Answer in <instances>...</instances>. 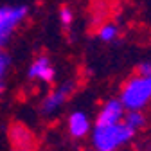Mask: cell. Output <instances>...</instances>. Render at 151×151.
<instances>
[{"mask_svg": "<svg viewBox=\"0 0 151 151\" xmlns=\"http://www.w3.org/2000/svg\"><path fill=\"white\" fill-rule=\"evenodd\" d=\"M137 131H133L124 121L115 124H96L90 131L92 147L97 151H115L119 147L128 146Z\"/></svg>", "mask_w": 151, "mask_h": 151, "instance_id": "cell-1", "label": "cell"}, {"mask_svg": "<svg viewBox=\"0 0 151 151\" xmlns=\"http://www.w3.org/2000/svg\"><path fill=\"white\" fill-rule=\"evenodd\" d=\"M119 99L126 110H144L151 101V74H137L128 79Z\"/></svg>", "mask_w": 151, "mask_h": 151, "instance_id": "cell-2", "label": "cell"}, {"mask_svg": "<svg viewBox=\"0 0 151 151\" xmlns=\"http://www.w3.org/2000/svg\"><path fill=\"white\" fill-rule=\"evenodd\" d=\"M29 13L27 6H2L0 7V50L11 40L13 32L18 29Z\"/></svg>", "mask_w": 151, "mask_h": 151, "instance_id": "cell-3", "label": "cell"}, {"mask_svg": "<svg viewBox=\"0 0 151 151\" xmlns=\"http://www.w3.org/2000/svg\"><path fill=\"white\" fill-rule=\"evenodd\" d=\"M74 90H76V83L74 81H67V83L60 85L58 88H54L42 101V113L43 115H54L56 111H60L63 108V104L70 99Z\"/></svg>", "mask_w": 151, "mask_h": 151, "instance_id": "cell-4", "label": "cell"}, {"mask_svg": "<svg viewBox=\"0 0 151 151\" xmlns=\"http://www.w3.org/2000/svg\"><path fill=\"white\" fill-rule=\"evenodd\" d=\"M27 78L31 81H42L45 85H50L56 79V68L47 56H38L27 68Z\"/></svg>", "mask_w": 151, "mask_h": 151, "instance_id": "cell-5", "label": "cell"}, {"mask_svg": "<svg viewBox=\"0 0 151 151\" xmlns=\"http://www.w3.org/2000/svg\"><path fill=\"white\" fill-rule=\"evenodd\" d=\"M124 113H126V108L124 104L121 103V99H108L99 113H97V119H96V124H115V122H121L124 119Z\"/></svg>", "mask_w": 151, "mask_h": 151, "instance_id": "cell-6", "label": "cell"}, {"mask_svg": "<svg viewBox=\"0 0 151 151\" xmlns=\"http://www.w3.org/2000/svg\"><path fill=\"white\" fill-rule=\"evenodd\" d=\"M67 128H68V135L72 139L81 140V139H85L90 131H92V122H90L88 115H86L83 110H74L70 115H68Z\"/></svg>", "mask_w": 151, "mask_h": 151, "instance_id": "cell-7", "label": "cell"}, {"mask_svg": "<svg viewBox=\"0 0 151 151\" xmlns=\"http://www.w3.org/2000/svg\"><path fill=\"white\" fill-rule=\"evenodd\" d=\"M9 139H11L13 146L18 147V149H29V147H32V135H31V131L25 126H20V124L13 126L9 129Z\"/></svg>", "mask_w": 151, "mask_h": 151, "instance_id": "cell-8", "label": "cell"}, {"mask_svg": "<svg viewBox=\"0 0 151 151\" xmlns=\"http://www.w3.org/2000/svg\"><path fill=\"white\" fill-rule=\"evenodd\" d=\"M122 121H124L131 129H133V131H140V129H144L146 124H147V119H146V115L142 113V110H126Z\"/></svg>", "mask_w": 151, "mask_h": 151, "instance_id": "cell-9", "label": "cell"}, {"mask_svg": "<svg viewBox=\"0 0 151 151\" xmlns=\"http://www.w3.org/2000/svg\"><path fill=\"white\" fill-rule=\"evenodd\" d=\"M97 38H99L101 42H104V43L115 42L117 38H119V27H117L115 24H111V22L103 24V25L99 27V31H97Z\"/></svg>", "mask_w": 151, "mask_h": 151, "instance_id": "cell-10", "label": "cell"}, {"mask_svg": "<svg viewBox=\"0 0 151 151\" xmlns=\"http://www.w3.org/2000/svg\"><path fill=\"white\" fill-rule=\"evenodd\" d=\"M9 65H11V58L6 52L0 50V93H2L4 88H6V76H7Z\"/></svg>", "mask_w": 151, "mask_h": 151, "instance_id": "cell-11", "label": "cell"}, {"mask_svg": "<svg viewBox=\"0 0 151 151\" xmlns=\"http://www.w3.org/2000/svg\"><path fill=\"white\" fill-rule=\"evenodd\" d=\"M60 22L63 25V29L70 31L72 29V24H74V11L68 7V6H63L60 9Z\"/></svg>", "mask_w": 151, "mask_h": 151, "instance_id": "cell-12", "label": "cell"}, {"mask_svg": "<svg viewBox=\"0 0 151 151\" xmlns=\"http://www.w3.org/2000/svg\"><path fill=\"white\" fill-rule=\"evenodd\" d=\"M137 74H151V61H140L137 65Z\"/></svg>", "mask_w": 151, "mask_h": 151, "instance_id": "cell-13", "label": "cell"}]
</instances>
